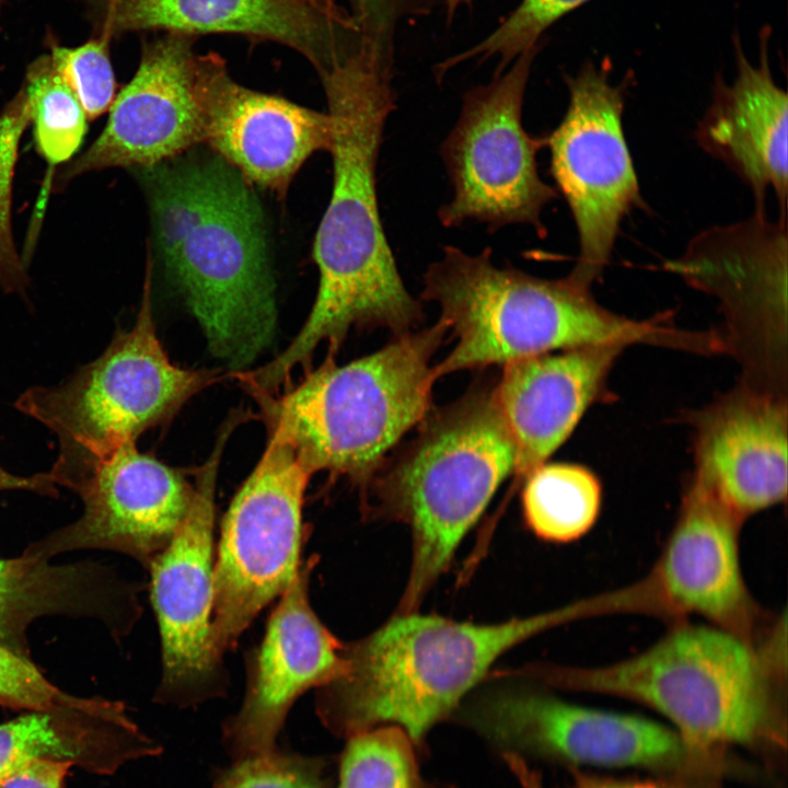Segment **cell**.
Wrapping results in <instances>:
<instances>
[{"label":"cell","mask_w":788,"mask_h":788,"mask_svg":"<svg viewBox=\"0 0 788 788\" xmlns=\"http://www.w3.org/2000/svg\"><path fill=\"white\" fill-rule=\"evenodd\" d=\"M70 767L68 762L38 761L2 779L0 788H63Z\"/></svg>","instance_id":"cell-36"},{"label":"cell","mask_w":788,"mask_h":788,"mask_svg":"<svg viewBox=\"0 0 788 788\" xmlns=\"http://www.w3.org/2000/svg\"><path fill=\"white\" fill-rule=\"evenodd\" d=\"M590 0H522L518 7L482 42L452 56L437 67L444 76L452 67L471 58L498 60L495 74L505 71L526 49L538 44L541 36L559 19Z\"/></svg>","instance_id":"cell-29"},{"label":"cell","mask_w":788,"mask_h":788,"mask_svg":"<svg viewBox=\"0 0 788 788\" xmlns=\"http://www.w3.org/2000/svg\"><path fill=\"white\" fill-rule=\"evenodd\" d=\"M695 478L741 520L787 496V404L745 384L695 418Z\"/></svg>","instance_id":"cell-18"},{"label":"cell","mask_w":788,"mask_h":788,"mask_svg":"<svg viewBox=\"0 0 788 788\" xmlns=\"http://www.w3.org/2000/svg\"><path fill=\"white\" fill-rule=\"evenodd\" d=\"M195 57L189 35L170 33L147 44L135 76L114 100L103 131L58 173L57 189L86 172L152 169L204 143Z\"/></svg>","instance_id":"cell-16"},{"label":"cell","mask_w":788,"mask_h":788,"mask_svg":"<svg viewBox=\"0 0 788 788\" xmlns=\"http://www.w3.org/2000/svg\"><path fill=\"white\" fill-rule=\"evenodd\" d=\"M161 751L120 702L105 699L86 709L31 711L0 725V781L45 760L108 775L127 762L157 756Z\"/></svg>","instance_id":"cell-25"},{"label":"cell","mask_w":788,"mask_h":788,"mask_svg":"<svg viewBox=\"0 0 788 788\" xmlns=\"http://www.w3.org/2000/svg\"><path fill=\"white\" fill-rule=\"evenodd\" d=\"M135 607L131 588L96 564L53 565L25 554L0 558V644L25 658L26 631L42 616L94 617L124 633Z\"/></svg>","instance_id":"cell-24"},{"label":"cell","mask_w":788,"mask_h":788,"mask_svg":"<svg viewBox=\"0 0 788 788\" xmlns=\"http://www.w3.org/2000/svg\"><path fill=\"white\" fill-rule=\"evenodd\" d=\"M565 82L568 107L546 147L578 233L569 276L591 286L610 260L623 219L642 198L623 130V86L611 83L604 62L584 63Z\"/></svg>","instance_id":"cell-12"},{"label":"cell","mask_w":788,"mask_h":788,"mask_svg":"<svg viewBox=\"0 0 788 788\" xmlns=\"http://www.w3.org/2000/svg\"><path fill=\"white\" fill-rule=\"evenodd\" d=\"M0 3H1V0H0Z\"/></svg>","instance_id":"cell-40"},{"label":"cell","mask_w":788,"mask_h":788,"mask_svg":"<svg viewBox=\"0 0 788 788\" xmlns=\"http://www.w3.org/2000/svg\"><path fill=\"white\" fill-rule=\"evenodd\" d=\"M393 63L392 56L361 42L318 72L333 119V188L313 244L317 294L303 326L277 356L285 371L310 367L324 343L335 356L351 328L399 336L424 318L399 275L378 201V159L395 109Z\"/></svg>","instance_id":"cell-1"},{"label":"cell","mask_w":788,"mask_h":788,"mask_svg":"<svg viewBox=\"0 0 788 788\" xmlns=\"http://www.w3.org/2000/svg\"><path fill=\"white\" fill-rule=\"evenodd\" d=\"M444 2H445L447 13H448L447 18H448V20H452L456 10L461 5H464V4L471 5L473 0H444Z\"/></svg>","instance_id":"cell-38"},{"label":"cell","mask_w":788,"mask_h":788,"mask_svg":"<svg viewBox=\"0 0 788 788\" xmlns=\"http://www.w3.org/2000/svg\"><path fill=\"white\" fill-rule=\"evenodd\" d=\"M537 44L519 55L491 81L463 95L459 119L440 147L453 194L440 207L445 228L467 221L486 224L489 232L505 225H532L546 235L544 207L557 197L537 171L536 154L546 136L529 134L522 107Z\"/></svg>","instance_id":"cell-10"},{"label":"cell","mask_w":788,"mask_h":788,"mask_svg":"<svg viewBox=\"0 0 788 788\" xmlns=\"http://www.w3.org/2000/svg\"><path fill=\"white\" fill-rule=\"evenodd\" d=\"M239 34L302 54L317 72L356 50L357 25L305 0H109L104 31Z\"/></svg>","instance_id":"cell-20"},{"label":"cell","mask_w":788,"mask_h":788,"mask_svg":"<svg viewBox=\"0 0 788 788\" xmlns=\"http://www.w3.org/2000/svg\"><path fill=\"white\" fill-rule=\"evenodd\" d=\"M315 556L299 567L271 613L260 645L246 658V690L236 714L222 729L233 760L269 753L293 703L345 671L340 642L320 621L309 601Z\"/></svg>","instance_id":"cell-15"},{"label":"cell","mask_w":788,"mask_h":788,"mask_svg":"<svg viewBox=\"0 0 788 788\" xmlns=\"http://www.w3.org/2000/svg\"><path fill=\"white\" fill-rule=\"evenodd\" d=\"M305 1L316 5L317 8L322 9L326 12H331L333 9L331 3L323 1V0H305Z\"/></svg>","instance_id":"cell-39"},{"label":"cell","mask_w":788,"mask_h":788,"mask_svg":"<svg viewBox=\"0 0 788 788\" xmlns=\"http://www.w3.org/2000/svg\"><path fill=\"white\" fill-rule=\"evenodd\" d=\"M104 698L70 695L50 683L23 656L0 644V705L31 711L86 709L101 705Z\"/></svg>","instance_id":"cell-33"},{"label":"cell","mask_w":788,"mask_h":788,"mask_svg":"<svg viewBox=\"0 0 788 788\" xmlns=\"http://www.w3.org/2000/svg\"><path fill=\"white\" fill-rule=\"evenodd\" d=\"M346 741L336 763L335 788H457L422 775V757L398 727H378Z\"/></svg>","instance_id":"cell-27"},{"label":"cell","mask_w":788,"mask_h":788,"mask_svg":"<svg viewBox=\"0 0 788 788\" xmlns=\"http://www.w3.org/2000/svg\"><path fill=\"white\" fill-rule=\"evenodd\" d=\"M140 310L134 326L117 333L95 360L58 385L33 386L18 410L49 429L58 442L48 472L74 490L119 445L169 419L219 371L174 364L155 332L148 253Z\"/></svg>","instance_id":"cell-8"},{"label":"cell","mask_w":788,"mask_h":788,"mask_svg":"<svg viewBox=\"0 0 788 788\" xmlns=\"http://www.w3.org/2000/svg\"><path fill=\"white\" fill-rule=\"evenodd\" d=\"M165 268L213 356L242 371L273 341L275 283L257 196L220 157L141 170Z\"/></svg>","instance_id":"cell-2"},{"label":"cell","mask_w":788,"mask_h":788,"mask_svg":"<svg viewBox=\"0 0 788 788\" xmlns=\"http://www.w3.org/2000/svg\"><path fill=\"white\" fill-rule=\"evenodd\" d=\"M311 472L275 434L223 518L213 566L211 641L216 654L239 637L299 570L302 507Z\"/></svg>","instance_id":"cell-11"},{"label":"cell","mask_w":788,"mask_h":788,"mask_svg":"<svg viewBox=\"0 0 788 788\" xmlns=\"http://www.w3.org/2000/svg\"><path fill=\"white\" fill-rule=\"evenodd\" d=\"M447 332L439 320L343 366L327 355L283 392L253 393L269 434L287 442L312 475L343 476L362 490L430 412L438 379L430 362Z\"/></svg>","instance_id":"cell-6"},{"label":"cell","mask_w":788,"mask_h":788,"mask_svg":"<svg viewBox=\"0 0 788 788\" xmlns=\"http://www.w3.org/2000/svg\"><path fill=\"white\" fill-rule=\"evenodd\" d=\"M336 3L335 0H323ZM350 5L361 40L394 54V35L399 21L406 16L427 13L431 0H345Z\"/></svg>","instance_id":"cell-34"},{"label":"cell","mask_w":788,"mask_h":788,"mask_svg":"<svg viewBox=\"0 0 788 788\" xmlns=\"http://www.w3.org/2000/svg\"><path fill=\"white\" fill-rule=\"evenodd\" d=\"M696 773H674L671 777L656 779H616L577 773L565 788H709L699 785L692 775Z\"/></svg>","instance_id":"cell-35"},{"label":"cell","mask_w":788,"mask_h":788,"mask_svg":"<svg viewBox=\"0 0 788 788\" xmlns=\"http://www.w3.org/2000/svg\"><path fill=\"white\" fill-rule=\"evenodd\" d=\"M229 421L197 472L190 509L169 543L147 567L157 613L163 676L157 699L193 706L225 692L227 680L211 641L215 489Z\"/></svg>","instance_id":"cell-13"},{"label":"cell","mask_w":788,"mask_h":788,"mask_svg":"<svg viewBox=\"0 0 788 788\" xmlns=\"http://www.w3.org/2000/svg\"><path fill=\"white\" fill-rule=\"evenodd\" d=\"M73 491L83 502L81 517L31 544L23 554L49 560L69 551L108 549L148 567L184 522L195 485L128 440Z\"/></svg>","instance_id":"cell-14"},{"label":"cell","mask_w":788,"mask_h":788,"mask_svg":"<svg viewBox=\"0 0 788 788\" xmlns=\"http://www.w3.org/2000/svg\"><path fill=\"white\" fill-rule=\"evenodd\" d=\"M740 521L694 477L654 577L674 609L699 614L738 635L751 615L739 558Z\"/></svg>","instance_id":"cell-22"},{"label":"cell","mask_w":788,"mask_h":788,"mask_svg":"<svg viewBox=\"0 0 788 788\" xmlns=\"http://www.w3.org/2000/svg\"><path fill=\"white\" fill-rule=\"evenodd\" d=\"M494 387L474 385L454 403L430 409L415 439L386 457L360 490L366 515L410 529V573L397 613L416 612L514 471L515 449Z\"/></svg>","instance_id":"cell-5"},{"label":"cell","mask_w":788,"mask_h":788,"mask_svg":"<svg viewBox=\"0 0 788 788\" xmlns=\"http://www.w3.org/2000/svg\"><path fill=\"white\" fill-rule=\"evenodd\" d=\"M3 490H28L42 495L56 496L58 489L48 472L31 476H20L0 466V491Z\"/></svg>","instance_id":"cell-37"},{"label":"cell","mask_w":788,"mask_h":788,"mask_svg":"<svg viewBox=\"0 0 788 788\" xmlns=\"http://www.w3.org/2000/svg\"><path fill=\"white\" fill-rule=\"evenodd\" d=\"M557 686L626 697L662 714L710 754L740 745L785 748V728L760 657L722 627L683 626L637 656L587 669L533 668Z\"/></svg>","instance_id":"cell-7"},{"label":"cell","mask_w":788,"mask_h":788,"mask_svg":"<svg viewBox=\"0 0 788 788\" xmlns=\"http://www.w3.org/2000/svg\"><path fill=\"white\" fill-rule=\"evenodd\" d=\"M335 762L276 749L234 760L219 773L213 788H335Z\"/></svg>","instance_id":"cell-30"},{"label":"cell","mask_w":788,"mask_h":788,"mask_svg":"<svg viewBox=\"0 0 788 788\" xmlns=\"http://www.w3.org/2000/svg\"><path fill=\"white\" fill-rule=\"evenodd\" d=\"M442 252L425 271L421 293L440 306L439 320L456 339L434 366L437 378L581 347L683 343V331L657 317L637 321L609 311L590 286L569 275L544 279L510 264L498 267L489 247L475 255L452 245Z\"/></svg>","instance_id":"cell-4"},{"label":"cell","mask_w":788,"mask_h":788,"mask_svg":"<svg viewBox=\"0 0 788 788\" xmlns=\"http://www.w3.org/2000/svg\"><path fill=\"white\" fill-rule=\"evenodd\" d=\"M573 613L567 607L485 625L396 613L366 638L344 644L345 671L317 688L316 714L346 740L398 727L426 757L431 729L449 720L502 653Z\"/></svg>","instance_id":"cell-3"},{"label":"cell","mask_w":788,"mask_h":788,"mask_svg":"<svg viewBox=\"0 0 788 788\" xmlns=\"http://www.w3.org/2000/svg\"><path fill=\"white\" fill-rule=\"evenodd\" d=\"M623 346H590L526 357L505 364L494 387L515 449L521 482L543 465L605 391Z\"/></svg>","instance_id":"cell-21"},{"label":"cell","mask_w":788,"mask_h":788,"mask_svg":"<svg viewBox=\"0 0 788 788\" xmlns=\"http://www.w3.org/2000/svg\"><path fill=\"white\" fill-rule=\"evenodd\" d=\"M30 121V105L20 90L0 116V286L9 292L23 291L27 282L12 242L10 195L16 148L22 131Z\"/></svg>","instance_id":"cell-32"},{"label":"cell","mask_w":788,"mask_h":788,"mask_svg":"<svg viewBox=\"0 0 788 788\" xmlns=\"http://www.w3.org/2000/svg\"><path fill=\"white\" fill-rule=\"evenodd\" d=\"M524 482V522L541 540L570 543L594 526L602 506V486L586 466L544 463Z\"/></svg>","instance_id":"cell-26"},{"label":"cell","mask_w":788,"mask_h":788,"mask_svg":"<svg viewBox=\"0 0 788 788\" xmlns=\"http://www.w3.org/2000/svg\"><path fill=\"white\" fill-rule=\"evenodd\" d=\"M194 86L204 143L248 184L279 198L308 158L331 148L333 119L328 113L239 84L217 54L196 55Z\"/></svg>","instance_id":"cell-17"},{"label":"cell","mask_w":788,"mask_h":788,"mask_svg":"<svg viewBox=\"0 0 788 788\" xmlns=\"http://www.w3.org/2000/svg\"><path fill=\"white\" fill-rule=\"evenodd\" d=\"M109 36L104 32L101 37L74 48L51 45V61L78 97L89 121L108 112L117 95L108 55Z\"/></svg>","instance_id":"cell-31"},{"label":"cell","mask_w":788,"mask_h":788,"mask_svg":"<svg viewBox=\"0 0 788 788\" xmlns=\"http://www.w3.org/2000/svg\"><path fill=\"white\" fill-rule=\"evenodd\" d=\"M449 720L478 735L501 760L565 765L718 770L721 762L673 728L645 717L584 707L524 684L473 690Z\"/></svg>","instance_id":"cell-9"},{"label":"cell","mask_w":788,"mask_h":788,"mask_svg":"<svg viewBox=\"0 0 788 788\" xmlns=\"http://www.w3.org/2000/svg\"><path fill=\"white\" fill-rule=\"evenodd\" d=\"M690 285L719 299L733 318L785 324L787 218L765 211L703 230L683 254L664 264Z\"/></svg>","instance_id":"cell-23"},{"label":"cell","mask_w":788,"mask_h":788,"mask_svg":"<svg viewBox=\"0 0 788 788\" xmlns=\"http://www.w3.org/2000/svg\"><path fill=\"white\" fill-rule=\"evenodd\" d=\"M770 27L758 36V60L752 63L734 38L737 73L727 83L715 79L710 104L698 123L699 146L722 161L746 184L755 211H765L768 189L776 196L779 217L787 218L788 96L769 66Z\"/></svg>","instance_id":"cell-19"},{"label":"cell","mask_w":788,"mask_h":788,"mask_svg":"<svg viewBox=\"0 0 788 788\" xmlns=\"http://www.w3.org/2000/svg\"><path fill=\"white\" fill-rule=\"evenodd\" d=\"M21 90L30 104L36 151L51 165L68 161L80 148L89 120L49 55L31 65Z\"/></svg>","instance_id":"cell-28"}]
</instances>
